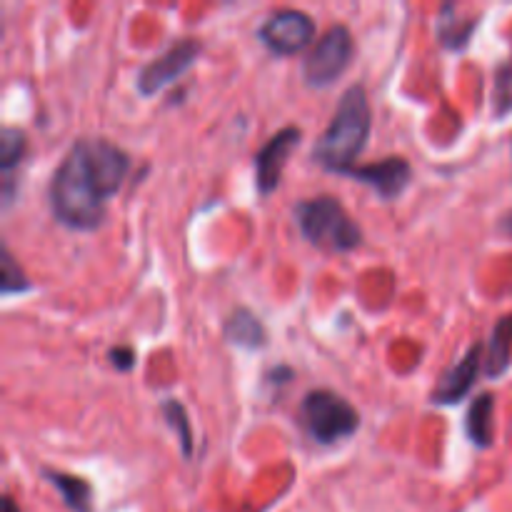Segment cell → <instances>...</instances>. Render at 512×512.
<instances>
[{
  "label": "cell",
  "instance_id": "cell-9",
  "mask_svg": "<svg viewBox=\"0 0 512 512\" xmlns=\"http://www.w3.org/2000/svg\"><path fill=\"white\" fill-rule=\"evenodd\" d=\"M483 343H473L468 348V353L458 360L455 365H450L443 375H440L438 385L430 393V403L433 405H455L470 393V388L478 380L480 368H483Z\"/></svg>",
  "mask_w": 512,
  "mask_h": 512
},
{
  "label": "cell",
  "instance_id": "cell-3",
  "mask_svg": "<svg viewBox=\"0 0 512 512\" xmlns=\"http://www.w3.org/2000/svg\"><path fill=\"white\" fill-rule=\"evenodd\" d=\"M293 213L303 238L310 240L315 248L348 253V250H355L363 243L360 225L350 218L343 203L333 195L300 200Z\"/></svg>",
  "mask_w": 512,
  "mask_h": 512
},
{
  "label": "cell",
  "instance_id": "cell-12",
  "mask_svg": "<svg viewBox=\"0 0 512 512\" xmlns=\"http://www.w3.org/2000/svg\"><path fill=\"white\" fill-rule=\"evenodd\" d=\"M48 483L63 495V503L73 512H93V488L88 480L78 478V475L58 473V470H43Z\"/></svg>",
  "mask_w": 512,
  "mask_h": 512
},
{
  "label": "cell",
  "instance_id": "cell-8",
  "mask_svg": "<svg viewBox=\"0 0 512 512\" xmlns=\"http://www.w3.org/2000/svg\"><path fill=\"white\" fill-rule=\"evenodd\" d=\"M300 128L295 125H288V128H280L263 148L255 153V185H258L260 195L275 193V188L280 185V178H283L285 163H288L290 153L298 148Z\"/></svg>",
  "mask_w": 512,
  "mask_h": 512
},
{
  "label": "cell",
  "instance_id": "cell-14",
  "mask_svg": "<svg viewBox=\"0 0 512 512\" xmlns=\"http://www.w3.org/2000/svg\"><path fill=\"white\" fill-rule=\"evenodd\" d=\"M512 360V315H505L495 323L493 335L488 343V360H485V373L490 378H498L508 370Z\"/></svg>",
  "mask_w": 512,
  "mask_h": 512
},
{
  "label": "cell",
  "instance_id": "cell-17",
  "mask_svg": "<svg viewBox=\"0 0 512 512\" xmlns=\"http://www.w3.org/2000/svg\"><path fill=\"white\" fill-rule=\"evenodd\" d=\"M160 410H163L165 423H168L170 428L175 430V435H178L183 455L185 458H190V455H193V433H190V423H188V413H185V408L175 398H168L163 400V408Z\"/></svg>",
  "mask_w": 512,
  "mask_h": 512
},
{
  "label": "cell",
  "instance_id": "cell-19",
  "mask_svg": "<svg viewBox=\"0 0 512 512\" xmlns=\"http://www.w3.org/2000/svg\"><path fill=\"white\" fill-rule=\"evenodd\" d=\"M495 115L512 110V58L505 60L495 73Z\"/></svg>",
  "mask_w": 512,
  "mask_h": 512
},
{
  "label": "cell",
  "instance_id": "cell-21",
  "mask_svg": "<svg viewBox=\"0 0 512 512\" xmlns=\"http://www.w3.org/2000/svg\"><path fill=\"white\" fill-rule=\"evenodd\" d=\"M3 512H20V508L15 505V500L10 498V495H3Z\"/></svg>",
  "mask_w": 512,
  "mask_h": 512
},
{
  "label": "cell",
  "instance_id": "cell-1",
  "mask_svg": "<svg viewBox=\"0 0 512 512\" xmlns=\"http://www.w3.org/2000/svg\"><path fill=\"white\" fill-rule=\"evenodd\" d=\"M130 158L120 145L105 138H80L55 168L48 203L55 220L70 230L100 228L108 200L123 185Z\"/></svg>",
  "mask_w": 512,
  "mask_h": 512
},
{
  "label": "cell",
  "instance_id": "cell-16",
  "mask_svg": "<svg viewBox=\"0 0 512 512\" xmlns=\"http://www.w3.org/2000/svg\"><path fill=\"white\" fill-rule=\"evenodd\" d=\"M453 13H455V5L445 3L443 10H440V15H438V38L448 50H460L468 45V40H470V35H473L478 20H465V18H458V15H453Z\"/></svg>",
  "mask_w": 512,
  "mask_h": 512
},
{
  "label": "cell",
  "instance_id": "cell-18",
  "mask_svg": "<svg viewBox=\"0 0 512 512\" xmlns=\"http://www.w3.org/2000/svg\"><path fill=\"white\" fill-rule=\"evenodd\" d=\"M0 288H3V295L23 293V290L30 288L28 278H25L23 268L15 263V258L10 255V250L3 245V253H0Z\"/></svg>",
  "mask_w": 512,
  "mask_h": 512
},
{
  "label": "cell",
  "instance_id": "cell-5",
  "mask_svg": "<svg viewBox=\"0 0 512 512\" xmlns=\"http://www.w3.org/2000/svg\"><path fill=\"white\" fill-rule=\"evenodd\" d=\"M355 43L353 35L345 25H333L323 33V38L315 43L310 55L303 63V78L310 88H328L340 75L348 70L353 60Z\"/></svg>",
  "mask_w": 512,
  "mask_h": 512
},
{
  "label": "cell",
  "instance_id": "cell-6",
  "mask_svg": "<svg viewBox=\"0 0 512 512\" xmlns=\"http://www.w3.org/2000/svg\"><path fill=\"white\" fill-rule=\"evenodd\" d=\"M258 38L275 55H295L315 38V20L295 8L275 10L258 30Z\"/></svg>",
  "mask_w": 512,
  "mask_h": 512
},
{
  "label": "cell",
  "instance_id": "cell-10",
  "mask_svg": "<svg viewBox=\"0 0 512 512\" xmlns=\"http://www.w3.org/2000/svg\"><path fill=\"white\" fill-rule=\"evenodd\" d=\"M348 175H353L358 183L370 185L383 200H393L400 193H405V188L410 185V178H413V168H410V163L405 158L390 155V158L378 160V163L355 165Z\"/></svg>",
  "mask_w": 512,
  "mask_h": 512
},
{
  "label": "cell",
  "instance_id": "cell-20",
  "mask_svg": "<svg viewBox=\"0 0 512 512\" xmlns=\"http://www.w3.org/2000/svg\"><path fill=\"white\" fill-rule=\"evenodd\" d=\"M108 360L115 370H123L125 373V370H130L135 365V350L130 345H115V348H110Z\"/></svg>",
  "mask_w": 512,
  "mask_h": 512
},
{
  "label": "cell",
  "instance_id": "cell-2",
  "mask_svg": "<svg viewBox=\"0 0 512 512\" xmlns=\"http://www.w3.org/2000/svg\"><path fill=\"white\" fill-rule=\"evenodd\" d=\"M370 125H373V113H370L368 93L360 83L350 85L335 108L328 130L315 143L313 160L333 173L348 175L368 145Z\"/></svg>",
  "mask_w": 512,
  "mask_h": 512
},
{
  "label": "cell",
  "instance_id": "cell-7",
  "mask_svg": "<svg viewBox=\"0 0 512 512\" xmlns=\"http://www.w3.org/2000/svg\"><path fill=\"white\" fill-rule=\"evenodd\" d=\"M203 43L198 38H180L170 45L165 53L150 60L143 70L138 73V90L143 95H155L163 90L165 85L175 83L180 75L188 73L193 63L198 60Z\"/></svg>",
  "mask_w": 512,
  "mask_h": 512
},
{
  "label": "cell",
  "instance_id": "cell-15",
  "mask_svg": "<svg viewBox=\"0 0 512 512\" xmlns=\"http://www.w3.org/2000/svg\"><path fill=\"white\" fill-rule=\"evenodd\" d=\"M225 338H228L230 343L240 345V348L255 350L260 348V345H265V328L250 310L240 308L235 310L228 318V323H225Z\"/></svg>",
  "mask_w": 512,
  "mask_h": 512
},
{
  "label": "cell",
  "instance_id": "cell-11",
  "mask_svg": "<svg viewBox=\"0 0 512 512\" xmlns=\"http://www.w3.org/2000/svg\"><path fill=\"white\" fill-rule=\"evenodd\" d=\"M493 410L495 398L490 393H483L473 400L468 415H465V433H468V438L473 440V445H478V448H490V445H493Z\"/></svg>",
  "mask_w": 512,
  "mask_h": 512
},
{
  "label": "cell",
  "instance_id": "cell-13",
  "mask_svg": "<svg viewBox=\"0 0 512 512\" xmlns=\"http://www.w3.org/2000/svg\"><path fill=\"white\" fill-rule=\"evenodd\" d=\"M25 150H28V143H25V135L20 128H13V125H5L0 130V170H3V200L10 203V185H13V173L25 158Z\"/></svg>",
  "mask_w": 512,
  "mask_h": 512
},
{
  "label": "cell",
  "instance_id": "cell-22",
  "mask_svg": "<svg viewBox=\"0 0 512 512\" xmlns=\"http://www.w3.org/2000/svg\"><path fill=\"white\" fill-rule=\"evenodd\" d=\"M505 230H508V233L512 235V213L508 215V218H505Z\"/></svg>",
  "mask_w": 512,
  "mask_h": 512
},
{
  "label": "cell",
  "instance_id": "cell-4",
  "mask_svg": "<svg viewBox=\"0 0 512 512\" xmlns=\"http://www.w3.org/2000/svg\"><path fill=\"white\" fill-rule=\"evenodd\" d=\"M300 415L310 438L320 445L353 438L360 428L358 410L333 390H310L300 405Z\"/></svg>",
  "mask_w": 512,
  "mask_h": 512
}]
</instances>
